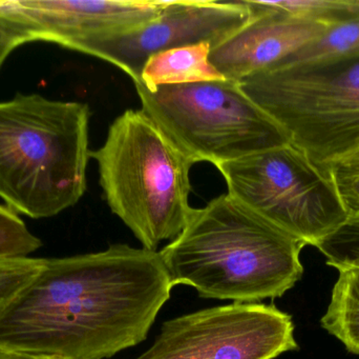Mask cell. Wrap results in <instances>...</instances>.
Here are the masks:
<instances>
[{
    "mask_svg": "<svg viewBox=\"0 0 359 359\" xmlns=\"http://www.w3.org/2000/svg\"><path fill=\"white\" fill-rule=\"evenodd\" d=\"M174 288L158 251L126 244L46 259L0 316V350L107 359L144 341Z\"/></svg>",
    "mask_w": 359,
    "mask_h": 359,
    "instance_id": "cell-1",
    "label": "cell"
},
{
    "mask_svg": "<svg viewBox=\"0 0 359 359\" xmlns=\"http://www.w3.org/2000/svg\"><path fill=\"white\" fill-rule=\"evenodd\" d=\"M305 247L227 193L194 209L160 255L174 287H192L205 299L257 303L282 297L301 280Z\"/></svg>",
    "mask_w": 359,
    "mask_h": 359,
    "instance_id": "cell-2",
    "label": "cell"
},
{
    "mask_svg": "<svg viewBox=\"0 0 359 359\" xmlns=\"http://www.w3.org/2000/svg\"><path fill=\"white\" fill-rule=\"evenodd\" d=\"M88 103L17 94L0 103V198L11 210L48 218L86 191Z\"/></svg>",
    "mask_w": 359,
    "mask_h": 359,
    "instance_id": "cell-3",
    "label": "cell"
},
{
    "mask_svg": "<svg viewBox=\"0 0 359 359\" xmlns=\"http://www.w3.org/2000/svg\"><path fill=\"white\" fill-rule=\"evenodd\" d=\"M90 157L105 202L143 249L157 251L183 232L194 209L190 171L196 162L142 110L118 116Z\"/></svg>",
    "mask_w": 359,
    "mask_h": 359,
    "instance_id": "cell-4",
    "label": "cell"
},
{
    "mask_svg": "<svg viewBox=\"0 0 359 359\" xmlns=\"http://www.w3.org/2000/svg\"><path fill=\"white\" fill-rule=\"evenodd\" d=\"M238 84L323 171L359 150V57L284 65Z\"/></svg>",
    "mask_w": 359,
    "mask_h": 359,
    "instance_id": "cell-5",
    "label": "cell"
},
{
    "mask_svg": "<svg viewBox=\"0 0 359 359\" xmlns=\"http://www.w3.org/2000/svg\"><path fill=\"white\" fill-rule=\"evenodd\" d=\"M142 111L194 162L215 167L290 143L287 133L233 80L135 84Z\"/></svg>",
    "mask_w": 359,
    "mask_h": 359,
    "instance_id": "cell-6",
    "label": "cell"
},
{
    "mask_svg": "<svg viewBox=\"0 0 359 359\" xmlns=\"http://www.w3.org/2000/svg\"><path fill=\"white\" fill-rule=\"evenodd\" d=\"M215 168L229 195L306 246L349 219L330 174L291 143Z\"/></svg>",
    "mask_w": 359,
    "mask_h": 359,
    "instance_id": "cell-7",
    "label": "cell"
},
{
    "mask_svg": "<svg viewBox=\"0 0 359 359\" xmlns=\"http://www.w3.org/2000/svg\"><path fill=\"white\" fill-rule=\"evenodd\" d=\"M297 349L289 314L274 305L232 303L168 320L136 359H274Z\"/></svg>",
    "mask_w": 359,
    "mask_h": 359,
    "instance_id": "cell-8",
    "label": "cell"
},
{
    "mask_svg": "<svg viewBox=\"0 0 359 359\" xmlns=\"http://www.w3.org/2000/svg\"><path fill=\"white\" fill-rule=\"evenodd\" d=\"M249 20L250 12L243 0H172L151 22L92 40L80 52L115 65L139 84L145 63L154 55L198 44H210L213 50Z\"/></svg>",
    "mask_w": 359,
    "mask_h": 359,
    "instance_id": "cell-9",
    "label": "cell"
},
{
    "mask_svg": "<svg viewBox=\"0 0 359 359\" xmlns=\"http://www.w3.org/2000/svg\"><path fill=\"white\" fill-rule=\"evenodd\" d=\"M166 4V0H0V16L21 44L42 40L80 52L92 40L151 22Z\"/></svg>",
    "mask_w": 359,
    "mask_h": 359,
    "instance_id": "cell-10",
    "label": "cell"
},
{
    "mask_svg": "<svg viewBox=\"0 0 359 359\" xmlns=\"http://www.w3.org/2000/svg\"><path fill=\"white\" fill-rule=\"evenodd\" d=\"M243 1L250 12V20L209 55L210 63L226 79L240 82L253 74L276 69L331 29L276 10L268 1Z\"/></svg>",
    "mask_w": 359,
    "mask_h": 359,
    "instance_id": "cell-11",
    "label": "cell"
},
{
    "mask_svg": "<svg viewBox=\"0 0 359 359\" xmlns=\"http://www.w3.org/2000/svg\"><path fill=\"white\" fill-rule=\"evenodd\" d=\"M210 52V44H198L158 53L145 63L139 84L155 91L163 86L226 79L209 60Z\"/></svg>",
    "mask_w": 359,
    "mask_h": 359,
    "instance_id": "cell-12",
    "label": "cell"
},
{
    "mask_svg": "<svg viewBox=\"0 0 359 359\" xmlns=\"http://www.w3.org/2000/svg\"><path fill=\"white\" fill-rule=\"evenodd\" d=\"M323 328L337 337L348 351L359 355V268L339 270Z\"/></svg>",
    "mask_w": 359,
    "mask_h": 359,
    "instance_id": "cell-13",
    "label": "cell"
},
{
    "mask_svg": "<svg viewBox=\"0 0 359 359\" xmlns=\"http://www.w3.org/2000/svg\"><path fill=\"white\" fill-rule=\"evenodd\" d=\"M348 57H359V15L331 27L320 39L291 56L278 67Z\"/></svg>",
    "mask_w": 359,
    "mask_h": 359,
    "instance_id": "cell-14",
    "label": "cell"
},
{
    "mask_svg": "<svg viewBox=\"0 0 359 359\" xmlns=\"http://www.w3.org/2000/svg\"><path fill=\"white\" fill-rule=\"evenodd\" d=\"M272 8L299 18L332 27L359 15V0H282L268 1Z\"/></svg>",
    "mask_w": 359,
    "mask_h": 359,
    "instance_id": "cell-15",
    "label": "cell"
},
{
    "mask_svg": "<svg viewBox=\"0 0 359 359\" xmlns=\"http://www.w3.org/2000/svg\"><path fill=\"white\" fill-rule=\"evenodd\" d=\"M316 248L326 257V263L335 269L359 268V215L349 219L337 231L318 242Z\"/></svg>",
    "mask_w": 359,
    "mask_h": 359,
    "instance_id": "cell-16",
    "label": "cell"
},
{
    "mask_svg": "<svg viewBox=\"0 0 359 359\" xmlns=\"http://www.w3.org/2000/svg\"><path fill=\"white\" fill-rule=\"evenodd\" d=\"M46 259H0V316L43 270Z\"/></svg>",
    "mask_w": 359,
    "mask_h": 359,
    "instance_id": "cell-17",
    "label": "cell"
},
{
    "mask_svg": "<svg viewBox=\"0 0 359 359\" xmlns=\"http://www.w3.org/2000/svg\"><path fill=\"white\" fill-rule=\"evenodd\" d=\"M41 246L16 212L0 206V259L29 257Z\"/></svg>",
    "mask_w": 359,
    "mask_h": 359,
    "instance_id": "cell-18",
    "label": "cell"
},
{
    "mask_svg": "<svg viewBox=\"0 0 359 359\" xmlns=\"http://www.w3.org/2000/svg\"><path fill=\"white\" fill-rule=\"evenodd\" d=\"M330 176L350 216L359 215V172L351 174L330 173Z\"/></svg>",
    "mask_w": 359,
    "mask_h": 359,
    "instance_id": "cell-19",
    "label": "cell"
},
{
    "mask_svg": "<svg viewBox=\"0 0 359 359\" xmlns=\"http://www.w3.org/2000/svg\"><path fill=\"white\" fill-rule=\"evenodd\" d=\"M20 44V40L14 30L0 16V69L8 55Z\"/></svg>",
    "mask_w": 359,
    "mask_h": 359,
    "instance_id": "cell-20",
    "label": "cell"
},
{
    "mask_svg": "<svg viewBox=\"0 0 359 359\" xmlns=\"http://www.w3.org/2000/svg\"><path fill=\"white\" fill-rule=\"evenodd\" d=\"M325 172L339 173V174H351L359 172V150L345 156L341 159L333 162L330 166L325 169Z\"/></svg>",
    "mask_w": 359,
    "mask_h": 359,
    "instance_id": "cell-21",
    "label": "cell"
},
{
    "mask_svg": "<svg viewBox=\"0 0 359 359\" xmlns=\"http://www.w3.org/2000/svg\"><path fill=\"white\" fill-rule=\"evenodd\" d=\"M8 359H58L54 358H48V356L27 355V354H12Z\"/></svg>",
    "mask_w": 359,
    "mask_h": 359,
    "instance_id": "cell-22",
    "label": "cell"
},
{
    "mask_svg": "<svg viewBox=\"0 0 359 359\" xmlns=\"http://www.w3.org/2000/svg\"><path fill=\"white\" fill-rule=\"evenodd\" d=\"M11 353H6V352L1 351L0 350V359H8L10 358Z\"/></svg>",
    "mask_w": 359,
    "mask_h": 359,
    "instance_id": "cell-23",
    "label": "cell"
}]
</instances>
